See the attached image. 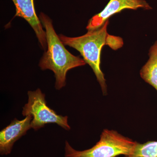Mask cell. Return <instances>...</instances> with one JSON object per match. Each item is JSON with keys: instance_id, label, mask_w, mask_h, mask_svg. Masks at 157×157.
I'll use <instances>...</instances> for the list:
<instances>
[{"instance_id": "cell-1", "label": "cell", "mask_w": 157, "mask_h": 157, "mask_svg": "<svg viewBox=\"0 0 157 157\" xmlns=\"http://www.w3.org/2000/svg\"><path fill=\"white\" fill-rule=\"evenodd\" d=\"M108 20L101 27L88 31L80 36L69 37L62 34L59 36L64 45L75 48L80 52L86 63L92 69L104 95L107 94V86L101 68V50L105 45H108L114 50L121 48L123 45L121 38L108 33Z\"/></svg>"}, {"instance_id": "cell-2", "label": "cell", "mask_w": 157, "mask_h": 157, "mask_svg": "<svg viewBox=\"0 0 157 157\" xmlns=\"http://www.w3.org/2000/svg\"><path fill=\"white\" fill-rule=\"evenodd\" d=\"M45 29L47 50L42 57L39 66L42 70H52L56 78L55 88L61 89L66 84V76L69 70L81 67L86 63L83 59L73 55L66 48L54 29L50 17L41 12L39 15Z\"/></svg>"}, {"instance_id": "cell-3", "label": "cell", "mask_w": 157, "mask_h": 157, "mask_svg": "<svg viewBox=\"0 0 157 157\" xmlns=\"http://www.w3.org/2000/svg\"><path fill=\"white\" fill-rule=\"evenodd\" d=\"M137 143L114 130L104 129L100 139L91 148L84 151L74 149L65 142V157H116L131 154Z\"/></svg>"}, {"instance_id": "cell-4", "label": "cell", "mask_w": 157, "mask_h": 157, "mask_svg": "<svg viewBox=\"0 0 157 157\" xmlns=\"http://www.w3.org/2000/svg\"><path fill=\"white\" fill-rule=\"evenodd\" d=\"M28 101L23 107L24 116H31V128L35 131L45 126L47 124H56L66 130H70L68 117L57 114L53 109L48 107L45 101V94L40 89L28 92Z\"/></svg>"}, {"instance_id": "cell-5", "label": "cell", "mask_w": 157, "mask_h": 157, "mask_svg": "<svg viewBox=\"0 0 157 157\" xmlns=\"http://www.w3.org/2000/svg\"><path fill=\"white\" fill-rule=\"evenodd\" d=\"M139 9L149 10L152 8L145 0H109L103 11L90 20L86 29L90 31L99 28L109 17L125 9L135 10Z\"/></svg>"}, {"instance_id": "cell-6", "label": "cell", "mask_w": 157, "mask_h": 157, "mask_svg": "<svg viewBox=\"0 0 157 157\" xmlns=\"http://www.w3.org/2000/svg\"><path fill=\"white\" fill-rule=\"evenodd\" d=\"M33 117L26 116L21 120L14 119L10 124L0 132V154L7 155L10 154L14 143L26 134L31 128Z\"/></svg>"}, {"instance_id": "cell-7", "label": "cell", "mask_w": 157, "mask_h": 157, "mask_svg": "<svg viewBox=\"0 0 157 157\" xmlns=\"http://www.w3.org/2000/svg\"><path fill=\"white\" fill-rule=\"evenodd\" d=\"M16 9L14 17L25 19L36 33L42 49L45 52L47 48L46 33L42 29V23L35 11L34 0H12Z\"/></svg>"}, {"instance_id": "cell-8", "label": "cell", "mask_w": 157, "mask_h": 157, "mask_svg": "<svg viewBox=\"0 0 157 157\" xmlns=\"http://www.w3.org/2000/svg\"><path fill=\"white\" fill-rule=\"evenodd\" d=\"M149 59L140 71V77L157 91V41L149 50Z\"/></svg>"}, {"instance_id": "cell-9", "label": "cell", "mask_w": 157, "mask_h": 157, "mask_svg": "<svg viewBox=\"0 0 157 157\" xmlns=\"http://www.w3.org/2000/svg\"><path fill=\"white\" fill-rule=\"evenodd\" d=\"M124 157H157V141L137 142L132 153Z\"/></svg>"}]
</instances>
